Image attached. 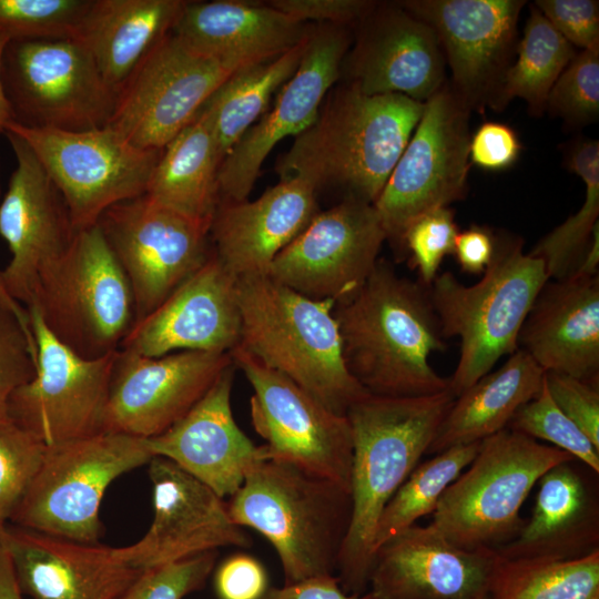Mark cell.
I'll return each mask as SVG.
<instances>
[{
    "label": "cell",
    "instance_id": "obj_1",
    "mask_svg": "<svg viewBox=\"0 0 599 599\" xmlns=\"http://www.w3.org/2000/svg\"><path fill=\"white\" fill-rule=\"evenodd\" d=\"M424 108L425 102L402 94L367 95L339 82L313 123L277 159L276 174L303 180L317 195L335 190L342 200L374 205Z\"/></svg>",
    "mask_w": 599,
    "mask_h": 599
},
{
    "label": "cell",
    "instance_id": "obj_2",
    "mask_svg": "<svg viewBox=\"0 0 599 599\" xmlns=\"http://www.w3.org/2000/svg\"><path fill=\"white\" fill-rule=\"evenodd\" d=\"M345 364L372 395L415 397L449 388L430 365L446 346L428 287L379 258L365 283L333 309Z\"/></svg>",
    "mask_w": 599,
    "mask_h": 599
},
{
    "label": "cell",
    "instance_id": "obj_3",
    "mask_svg": "<svg viewBox=\"0 0 599 599\" xmlns=\"http://www.w3.org/2000/svg\"><path fill=\"white\" fill-rule=\"evenodd\" d=\"M454 400L449 388L415 397L368 394L346 412L353 437L352 517L336 570L345 592H367L380 514L427 454Z\"/></svg>",
    "mask_w": 599,
    "mask_h": 599
},
{
    "label": "cell",
    "instance_id": "obj_4",
    "mask_svg": "<svg viewBox=\"0 0 599 599\" xmlns=\"http://www.w3.org/2000/svg\"><path fill=\"white\" fill-rule=\"evenodd\" d=\"M236 347L338 415L369 393L349 373L331 300H312L266 274L237 278Z\"/></svg>",
    "mask_w": 599,
    "mask_h": 599
},
{
    "label": "cell",
    "instance_id": "obj_5",
    "mask_svg": "<svg viewBox=\"0 0 599 599\" xmlns=\"http://www.w3.org/2000/svg\"><path fill=\"white\" fill-rule=\"evenodd\" d=\"M232 519L275 549L284 585L335 575L351 517V493L295 466L257 460L230 497Z\"/></svg>",
    "mask_w": 599,
    "mask_h": 599
},
{
    "label": "cell",
    "instance_id": "obj_6",
    "mask_svg": "<svg viewBox=\"0 0 599 599\" xmlns=\"http://www.w3.org/2000/svg\"><path fill=\"white\" fill-rule=\"evenodd\" d=\"M548 280L542 261L524 253L515 238L497 240L494 257L476 284L465 285L449 271L434 278L428 293L441 336L460 343L448 378L455 398L518 349L521 326Z\"/></svg>",
    "mask_w": 599,
    "mask_h": 599
},
{
    "label": "cell",
    "instance_id": "obj_7",
    "mask_svg": "<svg viewBox=\"0 0 599 599\" xmlns=\"http://www.w3.org/2000/svg\"><path fill=\"white\" fill-rule=\"evenodd\" d=\"M572 459L505 428L480 441L473 461L443 494L429 525L461 549H497L522 528L520 508L540 477Z\"/></svg>",
    "mask_w": 599,
    "mask_h": 599
},
{
    "label": "cell",
    "instance_id": "obj_8",
    "mask_svg": "<svg viewBox=\"0 0 599 599\" xmlns=\"http://www.w3.org/2000/svg\"><path fill=\"white\" fill-rule=\"evenodd\" d=\"M30 306L60 343L88 359L120 349L135 322L131 286L98 224L77 231L40 273Z\"/></svg>",
    "mask_w": 599,
    "mask_h": 599
},
{
    "label": "cell",
    "instance_id": "obj_9",
    "mask_svg": "<svg viewBox=\"0 0 599 599\" xmlns=\"http://www.w3.org/2000/svg\"><path fill=\"white\" fill-rule=\"evenodd\" d=\"M153 458L145 438L102 432L47 445L41 465L11 522L53 537L98 544L100 506L119 476Z\"/></svg>",
    "mask_w": 599,
    "mask_h": 599
},
{
    "label": "cell",
    "instance_id": "obj_10",
    "mask_svg": "<svg viewBox=\"0 0 599 599\" xmlns=\"http://www.w3.org/2000/svg\"><path fill=\"white\" fill-rule=\"evenodd\" d=\"M1 79L13 121L83 131L109 124L118 92L75 37L9 40Z\"/></svg>",
    "mask_w": 599,
    "mask_h": 599
},
{
    "label": "cell",
    "instance_id": "obj_11",
    "mask_svg": "<svg viewBox=\"0 0 599 599\" xmlns=\"http://www.w3.org/2000/svg\"><path fill=\"white\" fill-rule=\"evenodd\" d=\"M471 110L448 81L426 102L423 115L374 204L386 241L405 255L404 236L422 215L467 193Z\"/></svg>",
    "mask_w": 599,
    "mask_h": 599
},
{
    "label": "cell",
    "instance_id": "obj_12",
    "mask_svg": "<svg viewBox=\"0 0 599 599\" xmlns=\"http://www.w3.org/2000/svg\"><path fill=\"white\" fill-rule=\"evenodd\" d=\"M7 131L31 148L62 195L75 232L95 225L109 207L143 195L163 150L140 148L110 125L65 131L11 121Z\"/></svg>",
    "mask_w": 599,
    "mask_h": 599
},
{
    "label": "cell",
    "instance_id": "obj_13",
    "mask_svg": "<svg viewBox=\"0 0 599 599\" xmlns=\"http://www.w3.org/2000/svg\"><path fill=\"white\" fill-rule=\"evenodd\" d=\"M252 386V425L265 440L261 460L295 466L351 493L353 437L346 415H338L283 374L235 347L231 352Z\"/></svg>",
    "mask_w": 599,
    "mask_h": 599
},
{
    "label": "cell",
    "instance_id": "obj_14",
    "mask_svg": "<svg viewBox=\"0 0 599 599\" xmlns=\"http://www.w3.org/2000/svg\"><path fill=\"white\" fill-rule=\"evenodd\" d=\"M97 224L131 286L135 322L155 309L212 252L211 223L175 212L146 194L109 207Z\"/></svg>",
    "mask_w": 599,
    "mask_h": 599
},
{
    "label": "cell",
    "instance_id": "obj_15",
    "mask_svg": "<svg viewBox=\"0 0 599 599\" xmlns=\"http://www.w3.org/2000/svg\"><path fill=\"white\" fill-rule=\"evenodd\" d=\"M236 69L172 31L120 87L108 125L143 149H163Z\"/></svg>",
    "mask_w": 599,
    "mask_h": 599
},
{
    "label": "cell",
    "instance_id": "obj_16",
    "mask_svg": "<svg viewBox=\"0 0 599 599\" xmlns=\"http://www.w3.org/2000/svg\"><path fill=\"white\" fill-rule=\"evenodd\" d=\"M26 309L37 346L35 374L13 392L7 416L45 445L102 433L119 349L83 358L48 331L34 307Z\"/></svg>",
    "mask_w": 599,
    "mask_h": 599
},
{
    "label": "cell",
    "instance_id": "obj_17",
    "mask_svg": "<svg viewBox=\"0 0 599 599\" xmlns=\"http://www.w3.org/2000/svg\"><path fill=\"white\" fill-rule=\"evenodd\" d=\"M399 4L436 33L449 85L473 111H499V98L517 49L522 0H403Z\"/></svg>",
    "mask_w": 599,
    "mask_h": 599
},
{
    "label": "cell",
    "instance_id": "obj_18",
    "mask_svg": "<svg viewBox=\"0 0 599 599\" xmlns=\"http://www.w3.org/2000/svg\"><path fill=\"white\" fill-rule=\"evenodd\" d=\"M385 241L373 204L342 200L319 211L277 254L266 275L308 298L336 303L365 283Z\"/></svg>",
    "mask_w": 599,
    "mask_h": 599
},
{
    "label": "cell",
    "instance_id": "obj_19",
    "mask_svg": "<svg viewBox=\"0 0 599 599\" xmlns=\"http://www.w3.org/2000/svg\"><path fill=\"white\" fill-rule=\"evenodd\" d=\"M353 30L314 23L298 68L267 110L236 142L217 173L219 200H246L261 166L274 146L296 136L315 120L327 92L338 82Z\"/></svg>",
    "mask_w": 599,
    "mask_h": 599
},
{
    "label": "cell",
    "instance_id": "obj_20",
    "mask_svg": "<svg viewBox=\"0 0 599 599\" xmlns=\"http://www.w3.org/2000/svg\"><path fill=\"white\" fill-rule=\"evenodd\" d=\"M353 39L338 81L364 94L426 102L447 81L435 31L398 1H374L353 28Z\"/></svg>",
    "mask_w": 599,
    "mask_h": 599
},
{
    "label": "cell",
    "instance_id": "obj_21",
    "mask_svg": "<svg viewBox=\"0 0 599 599\" xmlns=\"http://www.w3.org/2000/svg\"><path fill=\"white\" fill-rule=\"evenodd\" d=\"M233 365L231 353L181 351L150 357L119 349L103 432L139 438L163 433Z\"/></svg>",
    "mask_w": 599,
    "mask_h": 599
},
{
    "label": "cell",
    "instance_id": "obj_22",
    "mask_svg": "<svg viewBox=\"0 0 599 599\" xmlns=\"http://www.w3.org/2000/svg\"><path fill=\"white\" fill-rule=\"evenodd\" d=\"M148 466L153 519L140 540L115 548L126 564L145 571L222 547L252 546L227 502L210 487L169 459L153 457Z\"/></svg>",
    "mask_w": 599,
    "mask_h": 599
},
{
    "label": "cell",
    "instance_id": "obj_23",
    "mask_svg": "<svg viewBox=\"0 0 599 599\" xmlns=\"http://www.w3.org/2000/svg\"><path fill=\"white\" fill-rule=\"evenodd\" d=\"M4 134L17 166L0 202V235L11 253L1 280L26 308L40 273L68 248L75 231L62 195L31 148L12 132Z\"/></svg>",
    "mask_w": 599,
    "mask_h": 599
},
{
    "label": "cell",
    "instance_id": "obj_24",
    "mask_svg": "<svg viewBox=\"0 0 599 599\" xmlns=\"http://www.w3.org/2000/svg\"><path fill=\"white\" fill-rule=\"evenodd\" d=\"M501 557L461 549L430 525H413L374 552L368 592L376 599H484Z\"/></svg>",
    "mask_w": 599,
    "mask_h": 599
},
{
    "label": "cell",
    "instance_id": "obj_25",
    "mask_svg": "<svg viewBox=\"0 0 599 599\" xmlns=\"http://www.w3.org/2000/svg\"><path fill=\"white\" fill-rule=\"evenodd\" d=\"M240 338L237 277L212 251L197 271L132 325L120 349L150 357L181 351L231 353Z\"/></svg>",
    "mask_w": 599,
    "mask_h": 599
},
{
    "label": "cell",
    "instance_id": "obj_26",
    "mask_svg": "<svg viewBox=\"0 0 599 599\" xmlns=\"http://www.w3.org/2000/svg\"><path fill=\"white\" fill-rule=\"evenodd\" d=\"M2 538L18 586L33 599H118L143 572L114 547L3 525Z\"/></svg>",
    "mask_w": 599,
    "mask_h": 599
},
{
    "label": "cell",
    "instance_id": "obj_27",
    "mask_svg": "<svg viewBox=\"0 0 599 599\" xmlns=\"http://www.w3.org/2000/svg\"><path fill=\"white\" fill-rule=\"evenodd\" d=\"M235 365L163 433L145 438L153 457L171 460L220 497H231L260 458L256 446L236 424L231 393Z\"/></svg>",
    "mask_w": 599,
    "mask_h": 599
},
{
    "label": "cell",
    "instance_id": "obj_28",
    "mask_svg": "<svg viewBox=\"0 0 599 599\" xmlns=\"http://www.w3.org/2000/svg\"><path fill=\"white\" fill-rule=\"evenodd\" d=\"M317 199L308 183L286 179L254 201L219 200L210 224L213 253L237 278L266 274L321 211Z\"/></svg>",
    "mask_w": 599,
    "mask_h": 599
},
{
    "label": "cell",
    "instance_id": "obj_29",
    "mask_svg": "<svg viewBox=\"0 0 599 599\" xmlns=\"http://www.w3.org/2000/svg\"><path fill=\"white\" fill-rule=\"evenodd\" d=\"M518 348L545 372L598 384L599 276L548 280L521 326Z\"/></svg>",
    "mask_w": 599,
    "mask_h": 599
},
{
    "label": "cell",
    "instance_id": "obj_30",
    "mask_svg": "<svg viewBox=\"0 0 599 599\" xmlns=\"http://www.w3.org/2000/svg\"><path fill=\"white\" fill-rule=\"evenodd\" d=\"M531 516L518 535L495 549L502 559L571 560L599 549L597 487L576 459L538 480Z\"/></svg>",
    "mask_w": 599,
    "mask_h": 599
},
{
    "label": "cell",
    "instance_id": "obj_31",
    "mask_svg": "<svg viewBox=\"0 0 599 599\" xmlns=\"http://www.w3.org/2000/svg\"><path fill=\"white\" fill-rule=\"evenodd\" d=\"M313 27L265 1H186L172 32L199 51L242 69L303 43Z\"/></svg>",
    "mask_w": 599,
    "mask_h": 599
},
{
    "label": "cell",
    "instance_id": "obj_32",
    "mask_svg": "<svg viewBox=\"0 0 599 599\" xmlns=\"http://www.w3.org/2000/svg\"><path fill=\"white\" fill-rule=\"evenodd\" d=\"M184 0H91L77 32L116 92L146 53L170 33Z\"/></svg>",
    "mask_w": 599,
    "mask_h": 599
},
{
    "label": "cell",
    "instance_id": "obj_33",
    "mask_svg": "<svg viewBox=\"0 0 599 599\" xmlns=\"http://www.w3.org/2000/svg\"><path fill=\"white\" fill-rule=\"evenodd\" d=\"M545 373L528 353L516 349L455 398L427 454L480 443L507 428L515 413L540 392Z\"/></svg>",
    "mask_w": 599,
    "mask_h": 599
},
{
    "label": "cell",
    "instance_id": "obj_34",
    "mask_svg": "<svg viewBox=\"0 0 599 599\" xmlns=\"http://www.w3.org/2000/svg\"><path fill=\"white\" fill-rule=\"evenodd\" d=\"M220 165L211 124L197 112L163 148L144 194L175 212L211 223L220 199Z\"/></svg>",
    "mask_w": 599,
    "mask_h": 599
},
{
    "label": "cell",
    "instance_id": "obj_35",
    "mask_svg": "<svg viewBox=\"0 0 599 599\" xmlns=\"http://www.w3.org/2000/svg\"><path fill=\"white\" fill-rule=\"evenodd\" d=\"M307 40L275 59L235 71L199 110L211 124L221 163L267 111L273 93L294 74Z\"/></svg>",
    "mask_w": 599,
    "mask_h": 599
},
{
    "label": "cell",
    "instance_id": "obj_36",
    "mask_svg": "<svg viewBox=\"0 0 599 599\" xmlns=\"http://www.w3.org/2000/svg\"><path fill=\"white\" fill-rule=\"evenodd\" d=\"M516 52V61L504 79L499 111L511 99L519 98L532 114H540L546 110L551 88L575 57V47L531 4Z\"/></svg>",
    "mask_w": 599,
    "mask_h": 599
},
{
    "label": "cell",
    "instance_id": "obj_37",
    "mask_svg": "<svg viewBox=\"0 0 599 599\" xmlns=\"http://www.w3.org/2000/svg\"><path fill=\"white\" fill-rule=\"evenodd\" d=\"M488 599H599V549L571 560H500Z\"/></svg>",
    "mask_w": 599,
    "mask_h": 599
},
{
    "label": "cell",
    "instance_id": "obj_38",
    "mask_svg": "<svg viewBox=\"0 0 599 599\" xmlns=\"http://www.w3.org/2000/svg\"><path fill=\"white\" fill-rule=\"evenodd\" d=\"M567 164L579 175L586 194L580 209L544 236L529 252L542 261L549 280L569 276L585 255L595 229L599 225V143L582 140L569 152Z\"/></svg>",
    "mask_w": 599,
    "mask_h": 599
},
{
    "label": "cell",
    "instance_id": "obj_39",
    "mask_svg": "<svg viewBox=\"0 0 599 599\" xmlns=\"http://www.w3.org/2000/svg\"><path fill=\"white\" fill-rule=\"evenodd\" d=\"M480 443L455 446L419 463L385 506L377 522L374 552L383 542L433 514L448 486L473 461Z\"/></svg>",
    "mask_w": 599,
    "mask_h": 599
},
{
    "label": "cell",
    "instance_id": "obj_40",
    "mask_svg": "<svg viewBox=\"0 0 599 599\" xmlns=\"http://www.w3.org/2000/svg\"><path fill=\"white\" fill-rule=\"evenodd\" d=\"M507 428L548 441L599 473V448L554 402L546 373L540 392L515 413Z\"/></svg>",
    "mask_w": 599,
    "mask_h": 599
},
{
    "label": "cell",
    "instance_id": "obj_41",
    "mask_svg": "<svg viewBox=\"0 0 599 599\" xmlns=\"http://www.w3.org/2000/svg\"><path fill=\"white\" fill-rule=\"evenodd\" d=\"M91 0H0V31L10 40L77 37Z\"/></svg>",
    "mask_w": 599,
    "mask_h": 599
},
{
    "label": "cell",
    "instance_id": "obj_42",
    "mask_svg": "<svg viewBox=\"0 0 599 599\" xmlns=\"http://www.w3.org/2000/svg\"><path fill=\"white\" fill-rule=\"evenodd\" d=\"M45 447L8 416L0 419V525L11 520L24 498Z\"/></svg>",
    "mask_w": 599,
    "mask_h": 599
},
{
    "label": "cell",
    "instance_id": "obj_43",
    "mask_svg": "<svg viewBox=\"0 0 599 599\" xmlns=\"http://www.w3.org/2000/svg\"><path fill=\"white\" fill-rule=\"evenodd\" d=\"M546 110L572 126L598 120L599 48L575 54L551 88Z\"/></svg>",
    "mask_w": 599,
    "mask_h": 599
},
{
    "label": "cell",
    "instance_id": "obj_44",
    "mask_svg": "<svg viewBox=\"0 0 599 599\" xmlns=\"http://www.w3.org/2000/svg\"><path fill=\"white\" fill-rule=\"evenodd\" d=\"M216 559L213 550L145 570L118 599H183L205 586Z\"/></svg>",
    "mask_w": 599,
    "mask_h": 599
},
{
    "label": "cell",
    "instance_id": "obj_45",
    "mask_svg": "<svg viewBox=\"0 0 599 599\" xmlns=\"http://www.w3.org/2000/svg\"><path fill=\"white\" fill-rule=\"evenodd\" d=\"M458 227L454 212L441 207L428 212L410 224L404 236V248L418 271L420 283L429 286L438 275L443 260L453 254Z\"/></svg>",
    "mask_w": 599,
    "mask_h": 599
},
{
    "label": "cell",
    "instance_id": "obj_46",
    "mask_svg": "<svg viewBox=\"0 0 599 599\" xmlns=\"http://www.w3.org/2000/svg\"><path fill=\"white\" fill-rule=\"evenodd\" d=\"M35 363L34 338L0 305V419L7 416L13 392L34 376Z\"/></svg>",
    "mask_w": 599,
    "mask_h": 599
},
{
    "label": "cell",
    "instance_id": "obj_47",
    "mask_svg": "<svg viewBox=\"0 0 599 599\" xmlns=\"http://www.w3.org/2000/svg\"><path fill=\"white\" fill-rule=\"evenodd\" d=\"M546 384L557 406L599 448V385L551 372Z\"/></svg>",
    "mask_w": 599,
    "mask_h": 599
},
{
    "label": "cell",
    "instance_id": "obj_48",
    "mask_svg": "<svg viewBox=\"0 0 599 599\" xmlns=\"http://www.w3.org/2000/svg\"><path fill=\"white\" fill-rule=\"evenodd\" d=\"M534 4L572 47L599 48L598 1L537 0Z\"/></svg>",
    "mask_w": 599,
    "mask_h": 599
},
{
    "label": "cell",
    "instance_id": "obj_49",
    "mask_svg": "<svg viewBox=\"0 0 599 599\" xmlns=\"http://www.w3.org/2000/svg\"><path fill=\"white\" fill-rule=\"evenodd\" d=\"M268 588L264 566L247 554L227 557L214 573V589L219 599H261Z\"/></svg>",
    "mask_w": 599,
    "mask_h": 599
},
{
    "label": "cell",
    "instance_id": "obj_50",
    "mask_svg": "<svg viewBox=\"0 0 599 599\" xmlns=\"http://www.w3.org/2000/svg\"><path fill=\"white\" fill-rule=\"evenodd\" d=\"M265 2L300 22L314 21L347 27L352 30L374 3L369 0H268Z\"/></svg>",
    "mask_w": 599,
    "mask_h": 599
},
{
    "label": "cell",
    "instance_id": "obj_51",
    "mask_svg": "<svg viewBox=\"0 0 599 599\" xmlns=\"http://www.w3.org/2000/svg\"><path fill=\"white\" fill-rule=\"evenodd\" d=\"M521 143L507 124L485 122L470 136L469 161L486 171H502L519 158Z\"/></svg>",
    "mask_w": 599,
    "mask_h": 599
},
{
    "label": "cell",
    "instance_id": "obj_52",
    "mask_svg": "<svg viewBox=\"0 0 599 599\" xmlns=\"http://www.w3.org/2000/svg\"><path fill=\"white\" fill-rule=\"evenodd\" d=\"M497 237L488 227L471 225L458 232L453 254L461 271L483 274L496 251Z\"/></svg>",
    "mask_w": 599,
    "mask_h": 599
},
{
    "label": "cell",
    "instance_id": "obj_53",
    "mask_svg": "<svg viewBox=\"0 0 599 599\" xmlns=\"http://www.w3.org/2000/svg\"><path fill=\"white\" fill-rule=\"evenodd\" d=\"M343 590L336 575L306 579L296 583L270 587L261 599H366Z\"/></svg>",
    "mask_w": 599,
    "mask_h": 599
},
{
    "label": "cell",
    "instance_id": "obj_54",
    "mask_svg": "<svg viewBox=\"0 0 599 599\" xmlns=\"http://www.w3.org/2000/svg\"><path fill=\"white\" fill-rule=\"evenodd\" d=\"M3 525H0V599H22L12 564L2 538Z\"/></svg>",
    "mask_w": 599,
    "mask_h": 599
},
{
    "label": "cell",
    "instance_id": "obj_55",
    "mask_svg": "<svg viewBox=\"0 0 599 599\" xmlns=\"http://www.w3.org/2000/svg\"><path fill=\"white\" fill-rule=\"evenodd\" d=\"M599 266V225L595 229L588 248L577 268L569 275L573 277L598 276Z\"/></svg>",
    "mask_w": 599,
    "mask_h": 599
},
{
    "label": "cell",
    "instance_id": "obj_56",
    "mask_svg": "<svg viewBox=\"0 0 599 599\" xmlns=\"http://www.w3.org/2000/svg\"><path fill=\"white\" fill-rule=\"evenodd\" d=\"M9 37L0 31V134L6 132L8 123L13 121V113L9 100L6 95L2 79H1V61L3 50L9 42Z\"/></svg>",
    "mask_w": 599,
    "mask_h": 599
},
{
    "label": "cell",
    "instance_id": "obj_57",
    "mask_svg": "<svg viewBox=\"0 0 599 599\" xmlns=\"http://www.w3.org/2000/svg\"><path fill=\"white\" fill-rule=\"evenodd\" d=\"M0 305H2L4 308L10 311L19 319L23 328L33 337V334L30 327L28 312L20 303L14 301L6 291L2 284V280H1V271H0Z\"/></svg>",
    "mask_w": 599,
    "mask_h": 599
},
{
    "label": "cell",
    "instance_id": "obj_58",
    "mask_svg": "<svg viewBox=\"0 0 599 599\" xmlns=\"http://www.w3.org/2000/svg\"><path fill=\"white\" fill-rule=\"evenodd\" d=\"M366 599H376V598H374V597L367 591Z\"/></svg>",
    "mask_w": 599,
    "mask_h": 599
},
{
    "label": "cell",
    "instance_id": "obj_59",
    "mask_svg": "<svg viewBox=\"0 0 599 599\" xmlns=\"http://www.w3.org/2000/svg\"><path fill=\"white\" fill-rule=\"evenodd\" d=\"M484 599H488V597L484 598Z\"/></svg>",
    "mask_w": 599,
    "mask_h": 599
}]
</instances>
